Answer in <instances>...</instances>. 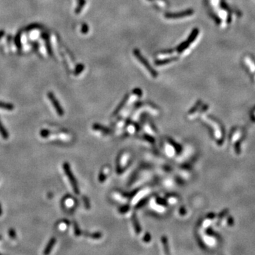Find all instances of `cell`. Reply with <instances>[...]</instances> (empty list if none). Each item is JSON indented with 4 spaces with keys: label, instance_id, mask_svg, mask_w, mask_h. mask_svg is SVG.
Segmentation results:
<instances>
[{
    "label": "cell",
    "instance_id": "cell-21",
    "mask_svg": "<svg viewBox=\"0 0 255 255\" xmlns=\"http://www.w3.org/2000/svg\"><path fill=\"white\" fill-rule=\"evenodd\" d=\"M2 215V208H1V203H0V216Z\"/></svg>",
    "mask_w": 255,
    "mask_h": 255
},
{
    "label": "cell",
    "instance_id": "cell-22",
    "mask_svg": "<svg viewBox=\"0 0 255 255\" xmlns=\"http://www.w3.org/2000/svg\"><path fill=\"white\" fill-rule=\"evenodd\" d=\"M1 239H2V236H1V235H0V240H1Z\"/></svg>",
    "mask_w": 255,
    "mask_h": 255
},
{
    "label": "cell",
    "instance_id": "cell-4",
    "mask_svg": "<svg viewBox=\"0 0 255 255\" xmlns=\"http://www.w3.org/2000/svg\"><path fill=\"white\" fill-rule=\"evenodd\" d=\"M194 14V11L191 9H187V10L181 11L178 13H166L164 14V16L167 18H170V19H178V18H184V17L191 16Z\"/></svg>",
    "mask_w": 255,
    "mask_h": 255
},
{
    "label": "cell",
    "instance_id": "cell-16",
    "mask_svg": "<svg viewBox=\"0 0 255 255\" xmlns=\"http://www.w3.org/2000/svg\"><path fill=\"white\" fill-rule=\"evenodd\" d=\"M89 31V27L86 24H84L82 26V33L86 34Z\"/></svg>",
    "mask_w": 255,
    "mask_h": 255
},
{
    "label": "cell",
    "instance_id": "cell-14",
    "mask_svg": "<svg viewBox=\"0 0 255 255\" xmlns=\"http://www.w3.org/2000/svg\"><path fill=\"white\" fill-rule=\"evenodd\" d=\"M9 237H10L11 239H15L16 238V232H15V230L14 229H10L9 230Z\"/></svg>",
    "mask_w": 255,
    "mask_h": 255
},
{
    "label": "cell",
    "instance_id": "cell-7",
    "mask_svg": "<svg viewBox=\"0 0 255 255\" xmlns=\"http://www.w3.org/2000/svg\"><path fill=\"white\" fill-rule=\"evenodd\" d=\"M190 43H191L188 41V40H186V41H184V42L181 43V44L179 45V46L177 47V49H176V50H177V52H179V53H181L182 52H184L186 48H188Z\"/></svg>",
    "mask_w": 255,
    "mask_h": 255
},
{
    "label": "cell",
    "instance_id": "cell-12",
    "mask_svg": "<svg viewBox=\"0 0 255 255\" xmlns=\"http://www.w3.org/2000/svg\"><path fill=\"white\" fill-rule=\"evenodd\" d=\"M84 65H82V64H79V65H77L76 68H75V75H79V74H80L83 70H84Z\"/></svg>",
    "mask_w": 255,
    "mask_h": 255
},
{
    "label": "cell",
    "instance_id": "cell-17",
    "mask_svg": "<svg viewBox=\"0 0 255 255\" xmlns=\"http://www.w3.org/2000/svg\"><path fill=\"white\" fill-rule=\"evenodd\" d=\"M75 235L79 236L81 235V232H80V230L78 228V226H77V225L76 223H75Z\"/></svg>",
    "mask_w": 255,
    "mask_h": 255
},
{
    "label": "cell",
    "instance_id": "cell-19",
    "mask_svg": "<svg viewBox=\"0 0 255 255\" xmlns=\"http://www.w3.org/2000/svg\"><path fill=\"white\" fill-rule=\"evenodd\" d=\"M83 200H84V203L86 204V208H89V203H88V199H87V198H86V197H83Z\"/></svg>",
    "mask_w": 255,
    "mask_h": 255
},
{
    "label": "cell",
    "instance_id": "cell-11",
    "mask_svg": "<svg viewBox=\"0 0 255 255\" xmlns=\"http://www.w3.org/2000/svg\"><path fill=\"white\" fill-rule=\"evenodd\" d=\"M40 135L43 138H46L50 135V131L48 129H42L40 132Z\"/></svg>",
    "mask_w": 255,
    "mask_h": 255
},
{
    "label": "cell",
    "instance_id": "cell-9",
    "mask_svg": "<svg viewBox=\"0 0 255 255\" xmlns=\"http://www.w3.org/2000/svg\"><path fill=\"white\" fill-rule=\"evenodd\" d=\"M85 4H86V0H77V7L75 9V13L79 14Z\"/></svg>",
    "mask_w": 255,
    "mask_h": 255
},
{
    "label": "cell",
    "instance_id": "cell-15",
    "mask_svg": "<svg viewBox=\"0 0 255 255\" xmlns=\"http://www.w3.org/2000/svg\"><path fill=\"white\" fill-rule=\"evenodd\" d=\"M162 243H163L164 249H165V250L167 251V253H168V252H167V250H168V245H167V237H162Z\"/></svg>",
    "mask_w": 255,
    "mask_h": 255
},
{
    "label": "cell",
    "instance_id": "cell-5",
    "mask_svg": "<svg viewBox=\"0 0 255 255\" xmlns=\"http://www.w3.org/2000/svg\"><path fill=\"white\" fill-rule=\"evenodd\" d=\"M56 243V239L55 237H52L51 239L49 240V242L47 244L46 247H45V248L44 249V252H43V254L47 255L49 254L50 253L51 251H52V248H53V247L55 246V245Z\"/></svg>",
    "mask_w": 255,
    "mask_h": 255
},
{
    "label": "cell",
    "instance_id": "cell-3",
    "mask_svg": "<svg viewBox=\"0 0 255 255\" xmlns=\"http://www.w3.org/2000/svg\"><path fill=\"white\" fill-rule=\"evenodd\" d=\"M48 97L49 100L50 101L51 103H52V106H53L54 109H55L56 112L58 114V116H64L63 109H62L61 106H60L59 101H58V100L56 99L55 96L54 95V94L52 93V92H48Z\"/></svg>",
    "mask_w": 255,
    "mask_h": 255
},
{
    "label": "cell",
    "instance_id": "cell-13",
    "mask_svg": "<svg viewBox=\"0 0 255 255\" xmlns=\"http://www.w3.org/2000/svg\"><path fill=\"white\" fill-rule=\"evenodd\" d=\"M20 39H21V34L18 33V34H17V35L16 37V40H15V43H16V47L18 49L21 48V41H20Z\"/></svg>",
    "mask_w": 255,
    "mask_h": 255
},
{
    "label": "cell",
    "instance_id": "cell-1",
    "mask_svg": "<svg viewBox=\"0 0 255 255\" xmlns=\"http://www.w3.org/2000/svg\"><path fill=\"white\" fill-rule=\"evenodd\" d=\"M133 54H134V55H135V58H137V60H138V61L140 62L142 65L144 66L145 69H146L149 72H150L151 76H152V77H154V78L158 76L157 72L155 69H153V68L152 67V66H151L150 65V63L148 62V61H147V60L145 59V57L140 53V50H138V49H134Z\"/></svg>",
    "mask_w": 255,
    "mask_h": 255
},
{
    "label": "cell",
    "instance_id": "cell-6",
    "mask_svg": "<svg viewBox=\"0 0 255 255\" xmlns=\"http://www.w3.org/2000/svg\"><path fill=\"white\" fill-rule=\"evenodd\" d=\"M178 60L177 58H167V59L164 60H156L154 64L156 65H167V64L171 63V62H174L176 60Z\"/></svg>",
    "mask_w": 255,
    "mask_h": 255
},
{
    "label": "cell",
    "instance_id": "cell-8",
    "mask_svg": "<svg viewBox=\"0 0 255 255\" xmlns=\"http://www.w3.org/2000/svg\"><path fill=\"white\" fill-rule=\"evenodd\" d=\"M0 134H1V137H2L3 139L4 140H7L9 138V133L8 131H7V130L6 129L4 126H3L2 123H1V120H0Z\"/></svg>",
    "mask_w": 255,
    "mask_h": 255
},
{
    "label": "cell",
    "instance_id": "cell-20",
    "mask_svg": "<svg viewBox=\"0 0 255 255\" xmlns=\"http://www.w3.org/2000/svg\"><path fill=\"white\" fill-rule=\"evenodd\" d=\"M4 34V30H1V31H0V38H2Z\"/></svg>",
    "mask_w": 255,
    "mask_h": 255
},
{
    "label": "cell",
    "instance_id": "cell-10",
    "mask_svg": "<svg viewBox=\"0 0 255 255\" xmlns=\"http://www.w3.org/2000/svg\"><path fill=\"white\" fill-rule=\"evenodd\" d=\"M14 105L11 104V103H4V102L0 101V109H4V110L7 111H12L14 109Z\"/></svg>",
    "mask_w": 255,
    "mask_h": 255
},
{
    "label": "cell",
    "instance_id": "cell-18",
    "mask_svg": "<svg viewBox=\"0 0 255 255\" xmlns=\"http://www.w3.org/2000/svg\"><path fill=\"white\" fill-rule=\"evenodd\" d=\"M134 226H135L136 231L139 232L140 230V227H139V225H138V222H137V219H135V220H134Z\"/></svg>",
    "mask_w": 255,
    "mask_h": 255
},
{
    "label": "cell",
    "instance_id": "cell-2",
    "mask_svg": "<svg viewBox=\"0 0 255 255\" xmlns=\"http://www.w3.org/2000/svg\"><path fill=\"white\" fill-rule=\"evenodd\" d=\"M63 169H64V171H65L66 176H67V178L69 179V182H70L72 186L74 191L75 192V194H79V190L78 188V185H77V180L76 179H75V177H74L72 172V170L70 169V167H69V163H67V162H65L63 164Z\"/></svg>",
    "mask_w": 255,
    "mask_h": 255
}]
</instances>
